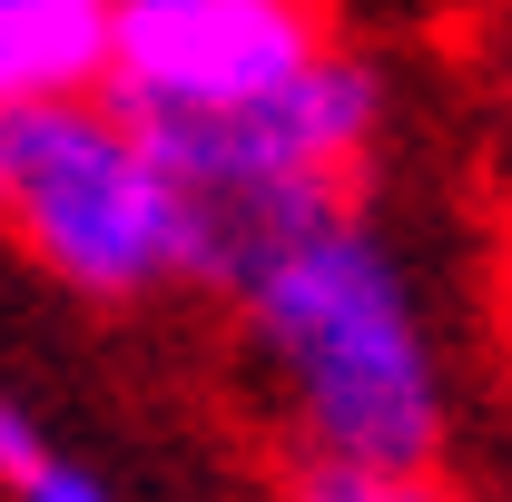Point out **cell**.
Listing matches in <instances>:
<instances>
[{"instance_id":"6da1fadb","label":"cell","mask_w":512,"mask_h":502,"mask_svg":"<svg viewBox=\"0 0 512 502\" xmlns=\"http://www.w3.org/2000/svg\"><path fill=\"white\" fill-rule=\"evenodd\" d=\"M237 296L256 384L276 394L296 453L335 463H434L444 453V355L404 266L355 207L266 237L217 276Z\"/></svg>"},{"instance_id":"7a4b0ae2","label":"cell","mask_w":512,"mask_h":502,"mask_svg":"<svg viewBox=\"0 0 512 502\" xmlns=\"http://www.w3.org/2000/svg\"><path fill=\"white\" fill-rule=\"evenodd\" d=\"M0 227L79 296L197 286V207L158 128L109 89L0 109Z\"/></svg>"},{"instance_id":"3957f363","label":"cell","mask_w":512,"mask_h":502,"mask_svg":"<svg viewBox=\"0 0 512 502\" xmlns=\"http://www.w3.org/2000/svg\"><path fill=\"white\" fill-rule=\"evenodd\" d=\"M325 40V0H119L99 89L148 128H197L286 89Z\"/></svg>"},{"instance_id":"277c9868","label":"cell","mask_w":512,"mask_h":502,"mask_svg":"<svg viewBox=\"0 0 512 502\" xmlns=\"http://www.w3.org/2000/svg\"><path fill=\"white\" fill-rule=\"evenodd\" d=\"M109 10L119 0H0V109L99 89L109 79Z\"/></svg>"},{"instance_id":"5b68a950","label":"cell","mask_w":512,"mask_h":502,"mask_svg":"<svg viewBox=\"0 0 512 502\" xmlns=\"http://www.w3.org/2000/svg\"><path fill=\"white\" fill-rule=\"evenodd\" d=\"M286 502H453L434 463H335V453H296Z\"/></svg>"},{"instance_id":"8992f818","label":"cell","mask_w":512,"mask_h":502,"mask_svg":"<svg viewBox=\"0 0 512 502\" xmlns=\"http://www.w3.org/2000/svg\"><path fill=\"white\" fill-rule=\"evenodd\" d=\"M0 502H109V483L89 463H69V453H40L20 483H0Z\"/></svg>"},{"instance_id":"52a82bcc","label":"cell","mask_w":512,"mask_h":502,"mask_svg":"<svg viewBox=\"0 0 512 502\" xmlns=\"http://www.w3.org/2000/svg\"><path fill=\"white\" fill-rule=\"evenodd\" d=\"M40 453H50V434H40V424H30V414H20V404L0 394V483H20V473H30Z\"/></svg>"},{"instance_id":"ba28073f","label":"cell","mask_w":512,"mask_h":502,"mask_svg":"<svg viewBox=\"0 0 512 502\" xmlns=\"http://www.w3.org/2000/svg\"><path fill=\"white\" fill-rule=\"evenodd\" d=\"M503 325H512V266H503Z\"/></svg>"}]
</instances>
